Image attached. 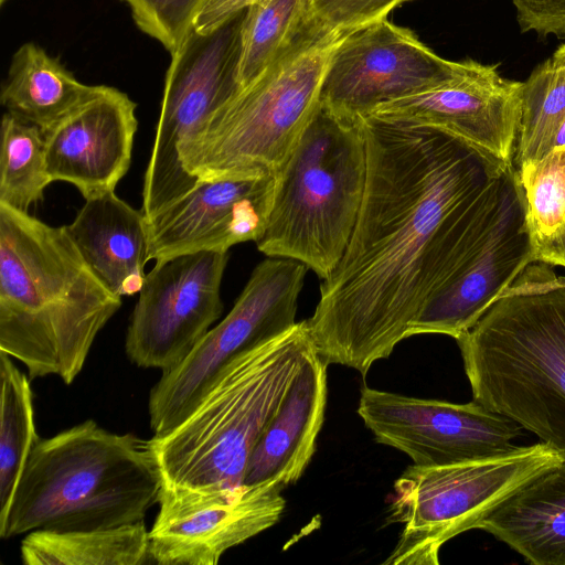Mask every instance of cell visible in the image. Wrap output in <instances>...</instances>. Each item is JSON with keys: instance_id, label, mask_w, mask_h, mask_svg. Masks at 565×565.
<instances>
[{"instance_id": "4fadbf2b", "label": "cell", "mask_w": 565, "mask_h": 565, "mask_svg": "<svg viewBox=\"0 0 565 565\" xmlns=\"http://www.w3.org/2000/svg\"><path fill=\"white\" fill-rule=\"evenodd\" d=\"M460 61L445 60L409 29L383 19L347 33L335 47L320 103L351 119L456 75Z\"/></svg>"}, {"instance_id": "6da1fadb", "label": "cell", "mask_w": 565, "mask_h": 565, "mask_svg": "<svg viewBox=\"0 0 565 565\" xmlns=\"http://www.w3.org/2000/svg\"><path fill=\"white\" fill-rule=\"evenodd\" d=\"M363 200L339 264L307 320L317 353L364 377L498 213L514 167L448 130L359 117Z\"/></svg>"}, {"instance_id": "f1b7e54d", "label": "cell", "mask_w": 565, "mask_h": 565, "mask_svg": "<svg viewBox=\"0 0 565 565\" xmlns=\"http://www.w3.org/2000/svg\"><path fill=\"white\" fill-rule=\"evenodd\" d=\"M138 28L173 54L195 29L212 0H121Z\"/></svg>"}, {"instance_id": "8992f818", "label": "cell", "mask_w": 565, "mask_h": 565, "mask_svg": "<svg viewBox=\"0 0 565 565\" xmlns=\"http://www.w3.org/2000/svg\"><path fill=\"white\" fill-rule=\"evenodd\" d=\"M345 34L311 22L180 147L185 171L199 180L277 175L320 106L330 60Z\"/></svg>"}, {"instance_id": "3957f363", "label": "cell", "mask_w": 565, "mask_h": 565, "mask_svg": "<svg viewBox=\"0 0 565 565\" xmlns=\"http://www.w3.org/2000/svg\"><path fill=\"white\" fill-rule=\"evenodd\" d=\"M456 341L473 401L565 458V277L532 262Z\"/></svg>"}, {"instance_id": "ba28073f", "label": "cell", "mask_w": 565, "mask_h": 565, "mask_svg": "<svg viewBox=\"0 0 565 565\" xmlns=\"http://www.w3.org/2000/svg\"><path fill=\"white\" fill-rule=\"evenodd\" d=\"M562 458L537 443L483 459L407 467L394 483L391 511L404 529L384 564H438L446 542L478 529L493 507Z\"/></svg>"}, {"instance_id": "ffe728a7", "label": "cell", "mask_w": 565, "mask_h": 565, "mask_svg": "<svg viewBox=\"0 0 565 565\" xmlns=\"http://www.w3.org/2000/svg\"><path fill=\"white\" fill-rule=\"evenodd\" d=\"M81 256L113 294L132 296L143 286L149 260L147 220L109 191L85 200L65 225Z\"/></svg>"}, {"instance_id": "1f68e13d", "label": "cell", "mask_w": 565, "mask_h": 565, "mask_svg": "<svg viewBox=\"0 0 565 565\" xmlns=\"http://www.w3.org/2000/svg\"><path fill=\"white\" fill-rule=\"evenodd\" d=\"M536 260L565 267V222L552 236L536 246Z\"/></svg>"}, {"instance_id": "2e32d148", "label": "cell", "mask_w": 565, "mask_h": 565, "mask_svg": "<svg viewBox=\"0 0 565 565\" xmlns=\"http://www.w3.org/2000/svg\"><path fill=\"white\" fill-rule=\"evenodd\" d=\"M275 483L213 494L160 499L149 531V559L161 565H215L230 548L275 525L286 507Z\"/></svg>"}, {"instance_id": "603a6c76", "label": "cell", "mask_w": 565, "mask_h": 565, "mask_svg": "<svg viewBox=\"0 0 565 565\" xmlns=\"http://www.w3.org/2000/svg\"><path fill=\"white\" fill-rule=\"evenodd\" d=\"M25 565H141L149 561L143 521L110 529L35 530L21 542Z\"/></svg>"}, {"instance_id": "5bb4252c", "label": "cell", "mask_w": 565, "mask_h": 565, "mask_svg": "<svg viewBox=\"0 0 565 565\" xmlns=\"http://www.w3.org/2000/svg\"><path fill=\"white\" fill-rule=\"evenodd\" d=\"M519 173L490 225L411 323L408 337L438 333L458 339L536 260Z\"/></svg>"}, {"instance_id": "9a60e30c", "label": "cell", "mask_w": 565, "mask_h": 565, "mask_svg": "<svg viewBox=\"0 0 565 565\" xmlns=\"http://www.w3.org/2000/svg\"><path fill=\"white\" fill-rule=\"evenodd\" d=\"M523 82L503 77L499 64L460 61L450 79L377 105L366 116L448 130L512 162Z\"/></svg>"}, {"instance_id": "484cf974", "label": "cell", "mask_w": 565, "mask_h": 565, "mask_svg": "<svg viewBox=\"0 0 565 565\" xmlns=\"http://www.w3.org/2000/svg\"><path fill=\"white\" fill-rule=\"evenodd\" d=\"M311 22L310 0H252L242 29V88L290 49Z\"/></svg>"}, {"instance_id": "d4e9b609", "label": "cell", "mask_w": 565, "mask_h": 565, "mask_svg": "<svg viewBox=\"0 0 565 565\" xmlns=\"http://www.w3.org/2000/svg\"><path fill=\"white\" fill-rule=\"evenodd\" d=\"M0 522L10 509L28 458L39 441L30 379L0 351Z\"/></svg>"}, {"instance_id": "ac0fdd59", "label": "cell", "mask_w": 565, "mask_h": 565, "mask_svg": "<svg viewBox=\"0 0 565 565\" xmlns=\"http://www.w3.org/2000/svg\"><path fill=\"white\" fill-rule=\"evenodd\" d=\"M136 107L127 94L98 85L88 99L44 131L51 181L75 185L85 200L115 191L130 167Z\"/></svg>"}, {"instance_id": "44dd1931", "label": "cell", "mask_w": 565, "mask_h": 565, "mask_svg": "<svg viewBox=\"0 0 565 565\" xmlns=\"http://www.w3.org/2000/svg\"><path fill=\"white\" fill-rule=\"evenodd\" d=\"M534 565H565V458L527 480L481 520Z\"/></svg>"}, {"instance_id": "52a82bcc", "label": "cell", "mask_w": 565, "mask_h": 565, "mask_svg": "<svg viewBox=\"0 0 565 565\" xmlns=\"http://www.w3.org/2000/svg\"><path fill=\"white\" fill-rule=\"evenodd\" d=\"M366 179L360 118L321 105L278 172L268 224L256 242L268 257L297 260L327 279L355 226Z\"/></svg>"}, {"instance_id": "d6a6232c", "label": "cell", "mask_w": 565, "mask_h": 565, "mask_svg": "<svg viewBox=\"0 0 565 565\" xmlns=\"http://www.w3.org/2000/svg\"><path fill=\"white\" fill-rule=\"evenodd\" d=\"M561 147H565V120L561 125L553 141V149Z\"/></svg>"}, {"instance_id": "5b68a950", "label": "cell", "mask_w": 565, "mask_h": 565, "mask_svg": "<svg viewBox=\"0 0 565 565\" xmlns=\"http://www.w3.org/2000/svg\"><path fill=\"white\" fill-rule=\"evenodd\" d=\"M315 351L303 320L230 361L178 426L150 439L162 478L161 498L243 486L262 433Z\"/></svg>"}, {"instance_id": "e0dca14e", "label": "cell", "mask_w": 565, "mask_h": 565, "mask_svg": "<svg viewBox=\"0 0 565 565\" xmlns=\"http://www.w3.org/2000/svg\"><path fill=\"white\" fill-rule=\"evenodd\" d=\"M276 179L257 174L199 180L147 221L149 260L256 243L268 224Z\"/></svg>"}, {"instance_id": "9c48e42d", "label": "cell", "mask_w": 565, "mask_h": 565, "mask_svg": "<svg viewBox=\"0 0 565 565\" xmlns=\"http://www.w3.org/2000/svg\"><path fill=\"white\" fill-rule=\"evenodd\" d=\"M246 9L224 15L202 14L192 33L171 54L143 179L141 211L147 221L199 181L183 168L179 149L242 88L239 62Z\"/></svg>"}, {"instance_id": "f546056e", "label": "cell", "mask_w": 565, "mask_h": 565, "mask_svg": "<svg viewBox=\"0 0 565 565\" xmlns=\"http://www.w3.org/2000/svg\"><path fill=\"white\" fill-rule=\"evenodd\" d=\"M411 0H310L312 22L328 31L349 33L386 19Z\"/></svg>"}, {"instance_id": "d6986e66", "label": "cell", "mask_w": 565, "mask_h": 565, "mask_svg": "<svg viewBox=\"0 0 565 565\" xmlns=\"http://www.w3.org/2000/svg\"><path fill=\"white\" fill-rule=\"evenodd\" d=\"M327 367L317 351L303 362L252 452L243 484L285 489L301 477L324 419Z\"/></svg>"}, {"instance_id": "277c9868", "label": "cell", "mask_w": 565, "mask_h": 565, "mask_svg": "<svg viewBox=\"0 0 565 565\" xmlns=\"http://www.w3.org/2000/svg\"><path fill=\"white\" fill-rule=\"evenodd\" d=\"M161 491L150 439L111 433L88 419L35 444L0 522V537L143 521Z\"/></svg>"}, {"instance_id": "cb8c5ba5", "label": "cell", "mask_w": 565, "mask_h": 565, "mask_svg": "<svg viewBox=\"0 0 565 565\" xmlns=\"http://www.w3.org/2000/svg\"><path fill=\"white\" fill-rule=\"evenodd\" d=\"M564 120L565 43L539 64L523 82L513 166L519 169L550 153Z\"/></svg>"}, {"instance_id": "83f0119b", "label": "cell", "mask_w": 565, "mask_h": 565, "mask_svg": "<svg viewBox=\"0 0 565 565\" xmlns=\"http://www.w3.org/2000/svg\"><path fill=\"white\" fill-rule=\"evenodd\" d=\"M516 170L536 247L565 222V147L555 148L544 158Z\"/></svg>"}, {"instance_id": "4dcf8cb0", "label": "cell", "mask_w": 565, "mask_h": 565, "mask_svg": "<svg viewBox=\"0 0 565 565\" xmlns=\"http://www.w3.org/2000/svg\"><path fill=\"white\" fill-rule=\"evenodd\" d=\"M522 33L565 39V0H511Z\"/></svg>"}, {"instance_id": "7c38bea8", "label": "cell", "mask_w": 565, "mask_h": 565, "mask_svg": "<svg viewBox=\"0 0 565 565\" xmlns=\"http://www.w3.org/2000/svg\"><path fill=\"white\" fill-rule=\"evenodd\" d=\"M358 414L377 443L405 452L417 466H443L514 450L522 427L472 401L454 404L361 390Z\"/></svg>"}, {"instance_id": "7a4b0ae2", "label": "cell", "mask_w": 565, "mask_h": 565, "mask_svg": "<svg viewBox=\"0 0 565 565\" xmlns=\"http://www.w3.org/2000/svg\"><path fill=\"white\" fill-rule=\"evenodd\" d=\"M120 306L65 225L0 204V351L20 361L30 380L56 375L72 384Z\"/></svg>"}, {"instance_id": "7402d4cb", "label": "cell", "mask_w": 565, "mask_h": 565, "mask_svg": "<svg viewBox=\"0 0 565 565\" xmlns=\"http://www.w3.org/2000/svg\"><path fill=\"white\" fill-rule=\"evenodd\" d=\"M98 85L81 83L34 43L14 53L1 89L8 113L46 131L88 99Z\"/></svg>"}, {"instance_id": "8fae6325", "label": "cell", "mask_w": 565, "mask_h": 565, "mask_svg": "<svg viewBox=\"0 0 565 565\" xmlns=\"http://www.w3.org/2000/svg\"><path fill=\"white\" fill-rule=\"evenodd\" d=\"M227 260V252L201 250L156 262L127 329L131 363L166 372L191 353L223 312Z\"/></svg>"}, {"instance_id": "30bf717a", "label": "cell", "mask_w": 565, "mask_h": 565, "mask_svg": "<svg viewBox=\"0 0 565 565\" xmlns=\"http://www.w3.org/2000/svg\"><path fill=\"white\" fill-rule=\"evenodd\" d=\"M307 269L300 262L277 257L255 267L227 316L180 364L162 372L151 388L148 412L153 436L178 426L230 361L297 323V301Z\"/></svg>"}, {"instance_id": "4316f807", "label": "cell", "mask_w": 565, "mask_h": 565, "mask_svg": "<svg viewBox=\"0 0 565 565\" xmlns=\"http://www.w3.org/2000/svg\"><path fill=\"white\" fill-rule=\"evenodd\" d=\"M51 182L42 130L7 111L1 120L0 204L28 213Z\"/></svg>"}]
</instances>
